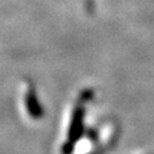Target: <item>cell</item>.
Instances as JSON below:
<instances>
[{
	"mask_svg": "<svg viewBox=\"0 0 154 154\" xmlns=\"http://www.w3.org/2000/svg\"><path fill=\"white\" fill-rule=\"evenodd\" d=\"M83 124H84V108L82 106H78L74 109L73 117H72V123H70V129L68 134V142L66 144V150H72L69 147L74 144V142L79 138V136L83 132Z\"/></svg>",
	"mask_w": 154,
	"mask_h": 154,
	"instance_id": "obj_1",
	"label": "cell"
},
{
	"mask_svg": "<svg viewBox=\"0 0 154 154\" xmlns=\"http://www.w3.org/2000/svg\"><path fill=\"white\" fill-rule=\"evenodd\" d=\"M26 107H27L29 115L33 117L34 119H39L40 117H43V108L39 101H38L34 89H29L26 95Z\"/></svg>",
	"mask_w": 154,
	"mask_h": 154,
	"instance_id": "obj_2",
	"label": "cell"
}]
</instances>
